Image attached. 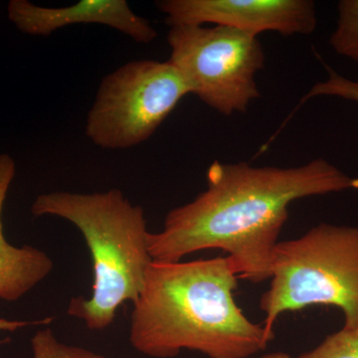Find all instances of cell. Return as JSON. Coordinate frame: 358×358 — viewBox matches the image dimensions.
<instances>
[{"label": "cell", "instance_id": "obj_1", "mask_svg": "<svg viewBox=\"0 0 358 358\" xmlns=\"http://www.w3.org/2000/svg\"><path fill=\"white\" fill-rule=\"evenodd\" d=\"M207 188L167 213L164 227L148 235L152 262L176 263L195 252L220 249L240 279H271L280 233L296 200L358 190L352 178L324 159L296 167L214 162Z\"/></svg>", "mask_w": 358, "mask_h": 358}, {"label": "cell", "instance_id": "obj_2", "mask_svg": "<svg viewBox=\"0 0 358 358\" xmlns=\"http://www.w3.org/2000/svg\"><path fill=\"white\" fill-rule=\"evenodd\" d=\"M238 275L227 257L150 264L133 303L129 343L152 358L192 350L209 358H249L274 338L234 299Z\"/></svg>", "mask_w": 358, "mask_h": 358}, {"label": "cell", "instance_id": "obj_3", "mask_svg": "<svg viewBox=\"0 0 358 358\" xmlns=\"http://www.w3.org/2000/svg\"><path fill=\"white\" fill-rule=\"evenodd\" d=\"M31 213L69 221L90 250L92 294L71 299L68 315L82 320L91 331L112 326L121 306L138 301L152 263L145 210L113 188L106 192L45 193L33 202Z\"/></svg>", "mask_w": 358, "mask_h": 358}, {"label": "cell", "instance_id": "obj_4", "mask_svg": "<svg viewBox=\"0 0 358 358\" xmlns=\"http://www.w3.org/2000/svg\"><path fill=\"white\" fill-rule=\"evenodd\" d=\"M270 288L260 308L266 333L285 312L334 306L345 315L343 329L358 331V227L322 223L303 236L278 242Z\"/></svg>", "mask_w": 358, "mask_h": 358}, {"label": "cell", "instance_id": "obj_5", "mask_svg": "<svg viewBox=\"0 0 358 358\" xmlns=\"http://www.w3.org/2000/svg\"><path fill=\"white\" fill-rule=\"evenodd\" d=\"M167 41L169 61L190 94L211 109L229 117L260 98L256 76L266 55L258 36L227 26L178 25Z\"/></svg>", "mask_w": 358, "mask_h": 358}, {"label": "cell", "instance_id": "obj_6", "mask_svg": "<svg viewBox=\"0 0 358 358\" xmlns=\"http://www.w3.org/2000/svg\"><path fill=\"white\" fill-rule=\"evenodd\" d=\"M190 94L171 61L134 60L103 78L87 115L96 147L127 150L145 143Z\"/></svg>", "mask_w": 358, "mask_h": 358}, {"label": "cell", "instance_id": "obj_7", "mask_svg": "<svg viewBox=\"0 0 358 358\" xmlns=\"http://www.w3.org/2000/svg\"><path fill=\"white\" fill-rule=\"evenodd\" d=\"M157 8L166 24L227 26L258 36L312 34L317 13L312 0H160Z\"/></svg>", "mask_w": 358, "mask_h": 358}, {"label": "cell", "instance_id": "obj_8", "mask_svg": "<svg viewBox=\"0 0 358 358\" xmlns=\"http://www.w3.org/2000/svg\"><path fill=\"white\" fill-rule=\"evenodd\" d=\"M7 16L20 31L31 36H50L68 26L99 24L117 30L138 44L152 43L157 37L154 26L134 13L126 0H82L55 8L11 0Z\"/></svg>", "mask_w": 358, "mask_h": 358}, {"label": "cell", "instance_id": "obj_9", "mask_svg": "<svg viewBox=\"0 0 358 358\" xmlns=\"http://www.w3.org/2000/svg\"><path fill=\"white\" fill-rule=\"evenodd\" d=\"M16 174L10 155L0 154V300L16 301L46 279L54 268L50 257L42 250L7 241L3 233L2 211Z\"/></svg>", "mask_w": 358, "mask_h": 358}, {"label": "cell", "instance_id": "obj_10", "mask_svg": "<svg viewBox=\"0 0 358 358\" xmlns=\"http://www.w3.org/2000/svg\"><path fill=\"white\" fill-rule=\"evenodd\" d=\"M338 17L329 44L336 53L358 62V0H341Z\"/></svg>", "mask_w": 358, "mask_h": 358}, {"label": "cell", "instance_id": "obj_11", "mask_svg": "<svg viewBox=\"0 0 358 358\" xmlns=\"http://www.w3.org/2000/svg\"><path fill=\"white\" fill-rule=\"evenodd\" d=\"M30 343L31 358H110L82 346L63 343L50 327H45L36 331Z\"/></svg>", "mask_w": 358, "mask_h": 358}, {"label": "cell", "instance_id": "obj_12", "mask_svg": "<svg viewBox=\"0 0 358 358\" xmlns=\"http://www.w3.org/2000/svg\"><path fill=\"white\" fill-rule=\"evenodd\" d=\"M298 358H358V331L343 327Z\"/></svg>", "mask_w": 358, "mask_h": 358}, {"label": "cell", "instance_id": "obj_13", "mask_svg": "<svg viewBox=\"0 0 358 358\" xmlns=\"http://www.w3.org/2000/svg\"><path fill=\"white\" fill-rule=\"evenodd\" d=\"M327 71L329 77L326 81L317 82V84L313 85L307 95L303 96L298 107L310 99L320 96H338V98L358 103V81L341 76L327 66Z\"/></svg>", "mask_w": 358, "mask_h": 358}, {"label": "cell", "instance_id": "obj_14", "mask_svg": "<svg viewBox=\"0 0 358 358\" xmlns=\"http://www.w3.org/2000/svg\"><path fill=\"white\" fill-rule=\"evenodd\" d=\"M53 320V317H46V319L30 322V320H13L0 317V331H10V333H13V331L26 327L47 326V324H51Z\"/></svg>", "mask_w": 358, "mask_h": 358}, {"label": "cell", "instance_id": "obj_15", "mask_svg": "<svg viewBox=\"0 0 358 358\" xmlns=\"http://www.w3.org/2000/svg\"><path fill=\"white\" fill-rule=\"evenodd\" d=\"M260 358H292L291 355H288V353L282 352H277L268 353V355H263Z\"/></svg>", "mask_w": 358, "mask_h": 358}]
</instances>
